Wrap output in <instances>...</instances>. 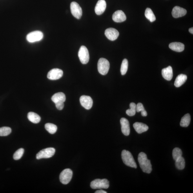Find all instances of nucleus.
<instances>
[{"label":"nucleus","instance_id":"f257e3e1","mask_svg":"<svg viewBox=\"0 0 193 193\" xmlns=\"http://www.w3.org/2000/svg\"><path fill=\"white\" fill-rule=\"evenodd\" d=\"M138 160L140 167L143 171L150 174L152 171V165L150 160L148 159L147 155L143 152L140 153L138 155Z\"/></svg>","mask_w":193,"mask_h":193},{"label":"nucleus","instance_id":"f03ea898","mask_svg":"<svg viewBox=\"0 0 193 193\" xmlns=\"http://www.w3.org/2000/svg\"><path fill=\"white\" fill-rule=\"evenodd\" d=\"M122 159L124 163L129 167L136 168L137 164L132 155L129 151L123 150L122 152Z\"/></svg>","mask_w":193,"mask_h":193},{"label":"nucleus","instance_id":"7ed1b4c3","mask_svg":"<svg viewBox=\"0 0 193 193\" xmlns=\"http://www.w3.org/2000/svg\"><path fill=\"white\" fill-rule=\"evenodd\" d=\"M90 187L93 189H107L109 187V182L106 179H97L90 183Z\"/></svg>","mask_w":193,"mask_h":193},{"label":"nucleus","instance_id":"20e7f679","mask_svg":"<svg viewBox=\"0 0 193 193\" xmlns=\"http://www.w3.org/2000/svg\"><path fill=\"white\" fill-rule=\"evenodd\" d=\"M110 67V64L107 59L104 58L99 59L98 63V70L100 74L103 75L107 74Z\"/></svg>","mask_w":193,"mask_h":193},{"label":"nucleus","instance_id":"39448f33","mask_svg":"<svg viewBox=\"0 0 193 193\" xmlns=\"http://www.w3.org/2000/svg\"><path fill=\"white\" fill-rule=\"evenodd\" d=\"M55 150L54 148H48L40 151L36 155L38 159H48L52 157L55 154Z\"/></svg>","mask_w":193,"mask_h":193},{"label":"nucleus","instance_id":"423d86ee","mask_svg":"<svg viewBox=\"0 0 193 193\" xmlns=\"http://www.w3.org/2000/svg\"><path fill=\"white\" fill-rule=\"evenodd\" d=\"M73 176V172L69 168H67L63 171L60 175L59 179L61 182L66 185L69 183L71 180Z\"/></svg>","mask_w":193,"mask_h":193},{"label":"nucleus","instance_id":"0eeeda50","mask_svg":"<svg viewBox=\"0 0 193 193\" xmlns=\"http://www.w3.org/2000/svg\"><path fill=\"white\" fill-rule=\"evenodd\" d=\"M78 55L82 63L86 64L88 62L90 59V55L88 50L85 46H81L79 50Z\"/></svg>","mask_w":193,"mask_h":193},{"label":"nucleus","instance_id":"6e6552de","mask_svg":"<svg viewBox=\"0 0 193 193\" xmlns=\"http://www.w3.org/2000/svg\"><path fill=\"white\" fill-rule=\"evenodd\" d=\"M43 37V34L42 32L37 30L29 33L26 36V39L29 42L34 43L41 41Z\"/></svg>","mask_w":193,"mask_h":193},{"label":"nucleus","instance_id":"1a4fd4ad","mask_svg":"<svg viewBox=\"0 0 193 193\" xmlns=\"http://www.w3.org/2000/svg\"><path fill=\"white\" fill-rule=\"evenodd\" d=\"M71 12L73 16L77 19H80L82 15V10L79 4L75 2L70 4Z\"/></svg>","mask_w":193,"mask_h":193},{"label":"nucleus","instance_id":"9d476101","mask_svg":"<svg viewBox=\"0 0 193 193\" xmlns=\"http://www.w3.org/2000/svg\"><path fill=\"white\" fill-rule=\"evenodd\" d=\"M62 70L58 68H54L50 71L47 74V78L52 80L58 79L62 77Z\"/></svg>","mask_w":193,"mask_h":193},{"label":"nucleus","instance_id":"9b49d317","mask_svg":"<svg viewBox=\"0 0 193 193\" xmlns=\"http://www.w3.org/2000/svg\"><path fill=\"white\" fill-rule=\"evenodd\" d=\"M81 105L86 110H90L92 107L93 101L91 98L87 96H82L80 98Z\"/></svg>","mask_w":193,"mask_h":193},{"label":"nucleus","instance_id":"f8f14e48","mask_svg":"<svg viewBox=\"0 0 193 193\" xmlns=\"http://www.w3.org/2000/svg\"><path fill=\"white\" fill-rule=\"evenodd\" d=\"M105 35L108 39L111 41H114L118 38L119 33L118 31L115 29L110 28L106 30Z\"/></svg>","mask_w":193,"mask_h":193},{"label":"nucleus","instance_id":"ddd939ff","mask_svg":"<svg viewBox=\"0 0 193 193\" xmlns=\"http://www.w3.org/2000/svg\"><path fill=\"white\" fill-rule=\"evenodd\" d=\"M120 123L122 132L125 136L129 135L130 129L129 123L128 120L125 118H122L120 120Z\"/></svg>","mask_w":193,"mask_h":193},{"label":"nucleus","instance_id":"4468645a","mask_svg":"<svg viewBox=\"0 0 193 193\" xmlns=\"http://www.w3.org/2000/svg\"><path fill=\"white\" fill-rule=\"evenodd\" d=\"M112 19L114 22L120 23L126 20V17L123 11L118 10L115 12L112 16Z\"/></svg>","mask_w":193,"mask_h":193},{"label":"nucleus","instance_id":"2eb2a0df","mask_svg":"<svg viewBox=\"0 0 193 193\" xmlns=\"http://www.w3.org/2000/svg\"><path fill=\"white\" fill-rule=\"evenodd\" d=\"M106 8V3L105 0H99L95 8V12L98 15L103 14Z\"/></svg>","mask_w":193,"mask_h":193},{"label":"nucleus","instance_id":"dca6fc26","mask_svg":"<svg viewBox=\"0 0 193 193\" xmlns=\"http://www.w3.org/2000/svg\"><path fill=\"white\" fill-rule=\"evenodd\" d=\"M187 10L179 6H175L173 9L172 12L173 17L176 18L185 16Z\"/></svg>","mask_w":193,"mask_h":193},{"label":"nucleus","instance_id":"f3484780","mask_svg":"<svg viewBox=\"0 0 193 193\" xmlns=\"http://www.w3.org/2000/svg\"><path fill=\"white\" fill-rule=\"evenodd\" d=\"M135 130L139 134H141L144 132L147 131L148 130V126L146 124L136 122L133 125Z\"/></svg>","mask_w":193,"mask_h":193},{"label":"nucleus","instance_id":"a211bd4d","mask_svg":"<svg viewBox=\"0 0 193 193\" xmlns=\"http://www.w3.org/2000/svg\"><path fill=\"white\" fill-rule=\"evenodd\" d=\"M162 74L164 78L166 80L170 81L172 78L173 73L172 68L171 66L163 69L162 70Z\"/></svg>","mask_w":193,"mask_h":193},{"label":"nucleus","instance_id":"6ab92c4d","mask_svg":"<svg viewBox=\"0 0 193 193\" xmlns=\"http://www.w3.org/2000/svg\"><path fill=\"white\" fill-rule=\"evenodd\" d=\"M52 100L55 104L60 103H64L66 101L65 95L62 92H58L53 95Z\"/></svg>","mask_w":193,"mask_h":193},{"label":"nucleus","instance_id":"aec40b11","mask_svg":"<svg viewBox=\"0 0 193 193\" xmlns=\"http://www.w3.org/2000/svg\"><path fill=\"white\" fill-rule=\"evenodd\" d=\"M169 48L171 50L177 52H180L183 51L185 49V45L180 42H173L169 45Z\"/></svg>","mask_w":193,"mask_h":193},{"label":"nucleus","instance_id":"412c9836","mask_svg":"<svg viewBox=\"0 0 193 193\" xmlns=\"http://www.w3.org/2000/svg\"><path fill=\"white\" fill-rule=\"evenodd\" d=\"M187 75L180 74L178 75L175 80L174 85L176 87H179L185 83L187 80Z\"/></svg>","mask_w":193,"mask_h":193},{"label":"nucleus","instance_id":"4be33fe9","mask_svg":"<svg viewBox=\"0 0 193 193\" xmlns=\"http://www.w3.org/2000/svg\"><path fill=\"white\" fill-rule=\"evenodd\" d=\"M28 118L29 121L34 123H38L41 121V117L36 113L30 112L28 114Z\"/></svg>","mask_w":193,"mask_h":193},{"label":"nucleus","instance_id":"5701e85b","mask_svg":"<svg viewBox=\"0 0 193 193\" xmlns=\"http://www.w3.org/2000/svg\"><path fill=\"white\" fill-rule=\"evenodd\" d=\"M191 116L189 114L185 115L181 119L180 125L182 127H187L190 125Z\"/></svg>","mask_w":193,"mask_h":193},{"label":"nucleus","instance_id":"b1692460","mask_svg":"<svg viewBox=\"0 0 193 193\" xmlns=\"http://www.w3.org/2000/svg\"><path fill=\"white\" fill-rule=\"evenodd\" d=\"M175 166L177 169L182 170L185 167V159L182 156L180 157L177 160L175 161Z\"/></svg>","mask_w":193,"mask_h":193},{"label":"nucleus","instance_id":"393cba45","mask_svg":"<svg viewBox=\"0 0 193 193\" xmlns=\"http://www.w3.org/2000/svg\"><path fill=\"white\" fill-rule=\"evenodd\" d=\"M145 16L151 22H154L156 20V17L152 10L150 8L146 9L145 12Z\"/></svg>","mask_w":193,"mask_h":193},{"label":"nucleus","instance_id":"a878e982","mask_svg":"<svg viewBox=\"0 0 193 193\" xmlns=\"http://www.w3.org/2000/svg\"><path fill=\"white\" fill-rule=\"evenodd\" d=\"M46 129L47 131L51 134H54L56 132L57 126L54 124L50 123H46L45 125Z\"/></svg>","mask_w":193,"mask_h":193},{"label":"nucleus","instance_id":"bb28decb","mask_svg":"<svg viewBox=\"0 0 193 193\" xmlns=\"http://www.w3.org/2000/svg\"><path fill=\"white\" fill-rule=\"evenodd\" d=\"M130 109L126 111V113L128 116H134L136 112V105L134 103H131L130 105Z\"/></svg>","mask_w":193,"mask_h":193},{"label":"nucleus","instance_id":"cd10ccee","mask_svg":"<svg viewBox=\"0 0 193 193\" xmlns=\"http://www.w3.org/2000/svg\"><path fill=\"white\" fill-rule=\"evenodd\" d=\"M182 151L180 148L176 147L173 150L172 156L175 161L182 156Z\"/></svg>","mask_w":193,"mask_h":193},{"label":"nucleus","instance_id":"c85d7f7f","mask_svg":"<svg viewBox=\"0 0 193 193\" xmlns=\"http://www.w3.org/2000/svg\"><path fill=\"white\" fill-rule=\"evenodd\" d=\"M128 68V61L127 59L123 60L122 62L121 68V72L122 75H124L127 73Z\"/></svg>","mask_w":193,"mask_h":193},{"label":"nucleus","instance_id":"c756f323","mask_svg":"<svg viewBox=\"0 0 193 193\" xmlns=\"http://www.w3.org/2000/svg\"><path fill=\"white\" fill-rule=\"evenodd\" d=\"M12 130L10 128L7 127H3L0 128V136H6L9 135Z\"/></svg>","mask_w":193,"mask_h":193},{"label":"nucleus","instance_id":"7c9ffc66","mask_svg":"<svg viewBox=\"0 0 193 193\" xmlns=\"http://www.w3.org/2000/svg\"><path fill=\"white\" fill-rule=\"evenodd\" d=\"M136 112H141V115L143 117L147 116V112L141 103H139L136 105Z\"/></svg>","mask_w":193,"mask_h":193},{"label":"nucleus","instance_id":"2f4dec72","mask_svg":"<svg viewBox=\"0 0 193 193\" xmlns=\"http://www.w3.org/2000/svg\"><path fill=\"white\" fill-rule=\"evenodd\" d=\"M24 149L21 148L18 150L13 155V159L15 160H19L21 159L24 154Z\"/></svg>","mask_w":193,"mask_h":193},{"label":"nucleus","instance_id":"473e14b6","mask_svg":"<svg viewBox=\"0 0 193 193\" xmlns=\"http://www.w3.org/2000/svg\"><path fill=\"white\" fill-rule=\"evenodd\" d=\"M55 106L58 110H61L63 109L64 107V103H55Z\"/></svg>","mask_w":193,"mask_h":193},{"label":"nucleus","instance_id":"72a5a7b5","mask_svg":"<svg viewBox=\"0 0 193 193\" xmlns=\"http://www.w3.org/2000/svg\"><path fill=\"white\" fill-rule=\"evenodd\" d=\"M95 193H107V192H106V191H104L103 190H100L97 191H96V192H95Z\"/></svg>","mask_w":193,"mask_h":193},{"label":"nucleus","instance_id":"f704fd0d","mask_svg":"<svg viewBox=\"0 0 193 193\" xmlns=\"http://www.w3.org/2000/svg\"><path fill=\"white\" fill-rule=\"evenodd\" d=\"M189 31L191 33V34H193V28L192 27L191 28H190L189 29Z\"/></svg>","mask_w":193,"mask_h":193}]
</instances>
